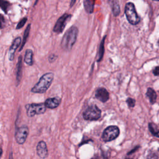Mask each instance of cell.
<instances>
[{
    "label": "cell",
    "mask_w": 159,
    "mask_h": 159,
    "mask_svg": "<svg viewBox=\"0 0 159 159\" xmlns=\"http://www.w3.org/2000/svg\"><path fill=\"white\" fill-rule=\"evenodd\" d=\"M30 24H29L27 27H26L25 31H24V35H23V39H22V42L20 45V49H19V52H20L22 48H24L26 42H27V40L28 39V37H29V32H30Z\"/></svg>",
    "instance_id": "e0dca14e"
},
{
    "label": "cell",
    "mask_w": 159,
    "mask_h": 159,
    "mask_svg": "<svg viewBox=\"0 0 159 159\" xmlns=\"http://www.w3.org/2000/svg\"><path fill=\"white\" fill-rule=\"evenodd\" d=\"M21 41H22V39L20 37H17L14 40V41L9 48V50L8 52V58L10 61L13 60L14 57L15 52H16V49L19 47V46L20 45Z\"/></svg>",
    "instance_id": "30bf717a"
},
{
    "label": "cell",
    "mask_w": 159,
    "mask_h": 159,
    "mask_svg": "<svg viewBox=\"0 0 159 159\" xmlns=\"http://www.w3.org/2000/svg\"><path fill=\"white\" fill-rule=\"evenodd\" d=\"M2 153V149L0 148V157L1 156Z\"/></svg>",
    "instance_id": "83f0119b"
},
{
    "label": "cell",
    "mask_w": 159,
    "mask_h": 159,
    "mask_svg": "<svg viewBox=\"0 0 159 159\" xmlns=\"http://www.w3.org/2000/svg\"><path fill=\"white\" fill-rule=\"evenodd\" d=\"M56 58H57V56L55 55L54 54H53V55H50L49 57V61L50 62H52V61H53L56 59Z\"/></svg>",
    "instance_id": "484cf974"
},
{
    "label": "cell",
    "mask_w": 159,
    "mask_h": 159,
    "mask_svg": "<svg viewBox=\"0 0 159 159\" xmlns=\"http://www.w3.org/2000/svg\"><path fill=\"white\" fill-rule=\"evenodd\" d=\"M127 105H128L129 107H133L135 106V99H134L132 98H129L127 99Z\"/></svg>",
    "instance_id": "603a6c76"
},
{
    "label": "cell",
    "mask_w": 159,
    "mask_h": 159,
    "mask_svg": "<svg viewBox=\"0 0 159 159\" xmlns=\"http://www.w3.org/2000/svg\"><path fill=\"white\" fill-rule=\"evenodd\" d=\"M148 129L150 132L155 137H159V130H158V127L153 123L148 124Z\"/></svg>",
    "instance_id": "ffe728a7"
},
{
    "label": "cell",
    "mask_w": 159,
    "mask_h": 159,
    "mask_svg": "<svg viewBox=\"0 0 159 159\" xmlns=\"http://www.w3.org/2000/svg\"><path fill=\"white\" fill-rule=\"evenodd\" d=\"M27 20V19L26 17H24V18H23L22 19H21V20L19 21V22L17 24V26H16V29H21V28L25 25V24L26 23Z\"/></svg>",
    "instance_id": "7402d4cb"
},
{
    "label": "cell",
    "mask_w": 159,
    "mask_h": 159,
    "mask_svg": "<svg viewBox=\"0 0 159 159\" xmlns=\"http://www.w3.org/2000/svg\"><path fill=\"white\" fill-rule=\"evenodd\" d=\"M24 61L25 63L31 66L33 65V52L30 49H28L25 51L24 56Z\"/></svg>",
    "instance_id": "9a60e30c"
},
{
    "label": "cell",
    "mask_w": 159,
    "mask_h": 159,
    "mask_svg": "<svg viewBox=\"0 0 159 159\" xmlns=\"http://www.w3.org/2000/svg\"><path fill=\"white\" fill-rule=\"evenodd\" d=\"M101 111L96 105H91L88 107L83 114V117L87 120H96L101 117Z\"/></svg>",
    "instance_id": "277c9868"
},
{
    "label": "cell",
    "mask_w": 159,
    "mask_h": 159,
    "mask_svg": "<svg viewBox=\"0 0 159 159\" xmlns=\"http://www.w3.org/2000/svg\"><path fill=\"white\" fill-rule=\"evenodd\" d=\"M37 153L41 158H45L48 156V149L46 143L44 141H40L36 147Z\"/></svg>",
    "instance_id": "9c48e42d"
},
{
    "label": "cell",
    "mask_w": 159,
    "mask_h": 159,
    "mask_svg": "<svg viewBox=\"0 0 159 159\" xmlns=\"http://www.w3.org/2000/svg\"><path fill=\"white\" fill-rule=\"evenodd\" d=\"M125 14L129 22L132 25L137 24L140 20V17L138 16L134 4L132 2H127L125 7Z\"/></svg>",
    "instance_id": "3957f363"
},
{
    "label": "cell",
    "mask_w": 159,
    "mask_h": 159,
    "mask_svg": "<svg viewBox=\"0 0 159 159\" xmlns=\"http://www.w3.org/2000/svg\"><path fill=\"white\" fill-rule=\"evenodd\" d=\"M37 1H38V0H36V1H35V4H34V5H36V4L37 3Z\"/></svg>",
    "instance_id": "f1b7e54d"
},
{
    "label": "cell",
    "mask_w": 159,
    "mask_h": 159,
    "mask_svg": "<svg viewBox=\"0 0 159 159\" xmlns=\"http://www.w3.org/2000/svg\"><path fill=\"white\" fill-rule=\"evenodd\" d=\"M78 34V29L76 27L72 26L69 28L68 30L65 32L61 39V48L66 51H70L76 42Z\"/></svg>",
    "instance_id": "6da1fadb"
},
{
    "label": "cell",
    "mask_w": 159,
    "mask_h": 159,
    "mask_svg": "<svg viewBox=\"0 0 159 159\" xmlns=\"http://www.w3.org/2000/svg\"><path fill=\"white\" fill-rule=\"evenodd\" d=\"M119 129L117 126L110 125L106 128L102 135V139L104 142L112 141L116 139L119 135Z\"/></svg>",
    "instance_id": "8992f818"
},
{
    "label": "cell",
    "mask_w": 159,
    "mask_h": 159,
    "mask_svg": "<svg viewBox=\"0 0 159 159\" xmlns=\"http://www.w3.org/2000/svg\"><path fill=\"white\" fill-rule=\"evenodd\" d=\"M109 3L114 16H117L120 13V6L118 0H109Z\"/></svg>",
    "instance_id": "5bb4252c"
},
{
    "label": "cell",
    "mask_w": 159,
    "mask_h": 159,
    "mask_svg": "<svg viewBox=\"0 0 159 159\" xmlns=\"http://www.w3.org/2000/svg\"><path fill=\"white\" fill-rule=\"evenodd\" d=\"M76 0H71V2H70V7L73 6L75 4V3L76 2Z\"/></svg>",
    "instance_id": "4316f807"
},
{
    "label": "cell",
    "mask_w": 159,
    "mask_h": 159,
    "mask_svg": "<svg viewBox=\"0 0 159 159\" xmlns=\"http://www.w3.org/2000/svg\"><path fill=\"white\" fill-rule=\"evenodd\" d=\"M71 17V14H65L63 16H61L56 22L53 29V32L57 34H60L62 32L65 27L66 23L68 22V21L70 20Z\"/></svg>",
    "instance_id": "52a82bcc"
},
{
    "label": "cell",
    "mask_w": 159,
    "mask_h": 159,
    "mask_svg": "<svg viewBox=\"0 0 159 159\" xmlns=\"http://www.w3.org/2000/svg\"><path fill=\"white\" fill-rule=\"evenodd\" d=\"M146 95L148 98L151 104H154L156 102V99H157V96L156 92L154 91V89H153L151 88H148L147 89V91Z\"/></svg>",
    "instance_id": "2e32d148"
},
{
    "label": "cell",
    "mask_w": 159,
    "mask_h": 159,
    "mask_svg": "<svg viewBox=\"0 0 159 159\" xmlns=\"http://www.w3.org/2000/svg\"><path fill=\"white\" fill-rule=\"evenodd\" d=\"M84 6L88 13H92L94 9V2L91 0H84Z\"/></svg>",
    "instance_id": "ac0fdd59"
},
{
    "label": "cell",
    "mask_w": 159,
    "mask_h": 159,
    "mask_svg": "<svg viewBox=\"0 0 159 159\" xmlns=\"http://www.w3.org/2000/svg\"><path fill=\"white\" fill-rule=\"evenodd\" d=\"M47 107L45 104L39 103V104H28L25 105V109L27 112V115L29 117H33L35 115L42 114L46 111Z\"/></svg>",
    "instance_id": "5b68a950"
},
{
    "label": "cell",
    "mask_w": 159,
    "mask_h": 159,
    "mask_svg": "<svg viewBox=\"0 0 159 159\" xmlns=\"http://www.w3.org/2000/svg\"><path fill=\"white\" fill-rule=\"evenodd\" d=\"M29 134V128L27 125H24L18 127L16 131L15 138L16 142L19 144H23L28 136Z\"/></svg>",
    "instance_id": "ba28073f"
},
{
    "label": "cell",
    "mask_w": 159,
    "mask_h": 159,
    "mask_svg": "<svg viewBox=\"0 0 159 159\" xmlns=\"http://www.w3.org/2000/svg\"><path fill=\"white\" fill-rule=\"evenodd\" d=\"M153 73L155 76H159V66L155 67L153 70Z\"/></svg>",
    "instance_id": "d4e9b609"
},
{
    "label": "cell",
    "mask_w": 159,
    "mask_h": 159,
    "mask_svg": "<svg viewBox=\"0 0 159 159\" xmlns=\"http://www.w3.org/2000/svg\"><path fill=\"white\" fill-rule=\"evenodd\" d=\"M106 36H104L102 39V40L101 42L100 43V46H99V52L98 53V57H97V61H99L101 60V59L103 57V54L104 52V40H105V38Z\"/></svg>",
    "instance_id": "d6986e66"
},
{
    "label": "cell",
    "mask_w": 159,
    "mask_h": 159,
    "mask_svg": "<svg viewBox=\"0 0 159 159\" xmlns=\"http://www.w3.org/2000/svg\"><path fill=\"white\" fill-rule=\"evenodd\" d=\"M5 24H6L5 19L4 16L0 14V29H2V28H4Z\"/></svg>",
    "instance_id": "cb8c5ba5"
},
{
    "label": "cell",
    "mask_w": 159,
    "mask_h": 159,
    "mask_svg": "<svg viewBox=\"0 0 159 159\" xmlns=\"http://www.w3.org/2000/svg\"><path fill=\"white\" fill-rule=\"evenodd\" d=\"M61 102V99L59 97L50 98L45 100V105L47 108L55 109L57 107Z\"/></svg>",
    "instance_id": "7c38bea8"
},
{
    "label": "cell",
    "mask_w": 159,
    "mask_h": 159,
    "mask_svg": "<svg viewBox=\"0 0 159 159\" xmlns=\"http://www.w3.org/2000/svg\"><path fill=\"white\" fill-rule=\"evenodd\" d=\"M22 56L20 55L18 58V61L17 63V72H16V81L17 84L19 83L21 78H22Z\"/></svg>",
    "instance_id": "4fadbf2b"
},
{
    "label": "cell",
    "mask_w": 159,
    "mask_h": 159,
    "mask_svg": "<svg viewBox=\"0 0 159 159\" xmlns=\"http://www.w3.org/2000/svg\"><path fill=\"white\" fill-rule=\"evenodd\" d=\"M95 97L100 101L104 102L109 99V94L106 89L104 88H99L96 91Z\"/></svg>",
    "instance_id": "8fae6325"
},
{
    "label": "cell",
    "mask_w": 159,
    "mask_h": 159,
    "mask_svg": "<svg viewBox=\"0 0 159 159\" xmlns=\"http://www.w3.org/2000/svg\"><path fill=\"white\" fill-rule=\"evenodd\" d=\"M53 77L54 75L52 73H47L44 74L32 88L31 91L34 93H44L50 86Z\"/></svg>",
    "instance_id": "7a4b0ae2"
},
{
    "label": "cell",
    "mask_w": 159,
    "mask_h": 159,
    "mask_svg": "<svg viewBox=\"0 0 159 159\" xmlns=\"http://www.w3.org/2000/svg\"><path fill=\"white\" fill-rule=\"evenodd\" d=\"M152 1H159V0H152Z\"/></svg>",
    "instance_id": "f546056e"
},
{
    "label": "cell",
    "mask_w": 159,
    "mask_h": 159,
    "mask_svg": "<svg viewBox=\"0 0 159 159\" xmlns=\"http://www.w3.org/2000/svg\"><path fill=\"white\" fill-rule=\"evenodd\" d=\"M9 6V2L5 0H0V7H1V9L4 11L5 13H7Z\"/></svg>",
    "instance_id": "44dd1931"
}]
</instances>
